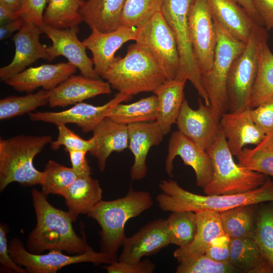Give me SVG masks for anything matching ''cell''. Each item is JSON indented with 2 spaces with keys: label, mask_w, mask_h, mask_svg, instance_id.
Here are the masks:
<instances>
[{
  "label": "cell",
  "mask_w": 273,
  "mask_h": 273,
  "mask_svg": "<svg viewBox=\"0 0 273 273\" xmlns=\"http://www.w3.org/2000/svg\"><path fill=\"white\" fill-rule=\"evenodd\" d=\"M31 194L36 225L28 236L27 250L34 254L52 250L71 254L85 252L88 245L84 234L81 238L75 233L69 212L54 207L46 196L36 189L32 190Z\"/></svg>",
  "instance_id": "1"
},
{
  "label": "cell",
  "mask_w": 273,
  "mask_h": 273,
  "mask_svg": "<svg viewBox=\"0 0 273 273\" xmlns=\"http://www.w3.org/2000/svg\"><path fill=\"white\" fill-rule=\"evenodd\" d=\"M161 193L156 198L163 211L210 210L221 212L245 205L273 201V180L267 176L265 182L252 191L233 195H200L184 189L173 180H163Z\"/></svg>",
  "instance_id": "2"
},
{
  "label": "cell",
  "mask_w": 273,
  "mask_h": 273,
  "mask_svg": "<svg viewBox=\"0 0 273 273\" xmlns=\"http://www.w3.org/2000/svg\"><path fill=\"white\" fill-rule=\"evenodd\" d=\"M153 204L149 192L135 191L130 186L125 196L111 201L102 200L87 214L101 227V251L109 255L111 263L118 261V250L127 237L125 234L126 222Z\"/></svg>",
  "instance_id": "3"
},
{
  "label": "cell",
  "mask_w": 273,
  "mask_h": 273,
  "mask_svg": "<svg viewBox=\"0 0 273 273\" xmlns=\"http://www.w3.org/2000/svg\"><path fill=\"white\" fill-rule=\"evenodd\" d=\"M102 77L113 89L130 96L153 93L167 80L154 57L136 42L130 44L125 56H119Z\"/></svg>",
  "instance_id": "4"
},
{
  "label": "cell",
  "mask_w": 273,
  "mask_h": 273,
  "mask_svg": "<svg viewBox=\"0 0 273 273\" xmlns=\"http://www.w3.org/2000/svg\"><path fill=\"white\" fill-rule=\"evenodd\" d=\"M52 141L50 135H19L1 139V192L13 182L23 186L41 185L43 173L35 168L33 160Z\"/></svg>",
  "instance_id": "5"
},
{
  "label": "cell",
  "mask_w": 273,
  "mask_h": 273,
  "mask_svg": "<svg viewBox=\"0 0 273 273\" xmlns=\"http://www.w3.org/2000/svg\"><path fill=\"white\" fill-rule=\"evenodd\" d=\"M212 167V177L203 189L206 195H233L255 190L267 176L236 164L221 130L215 143L206 150Z\"/></svg>",
  "instance_id": "6"
},
{
  "label": "cell",
  "mask_w": 273,
  "mask_h": 273,
  "mask_svg": "<svg viewBox=\"0 0 273 273\" xmlns=\"http://www.w3.org/2000/svg\"><path fill=\"white\" fill-rule=\"evenodd\" d=\"M214 22L217 35L214 58L211 68L201 75V79L214 115L219 121L222 115L229 111L227 83L231 66L246 43L232 36Z\"/></svg>",
  "instance_id": "7"
},
{
  "label": "cell",
  "mask_w": 273,
  "mask_h": 273,
  "mask_svg": "<svg viewBox=\"0 0 273 273\" xmlns=\"http://www.w3.org/2000/svg\"><path fill=\"white\" fill-rule=\"evenodd\" d=\"M268 38L266 28L257 25L249 37L243 52L233 61L227 83L228 112H234L249 108L257 73L261 44Z\"/></svg>",
  "instance_id": "8"
},
{
  "label": "cell",
  "mask_w": 273,
  "mask_h": 273,
  "mask_svg": "<svg viewBox=\"0 0 273 273\" xmlns=\"http://www.w3.org/2000/svg\"><path fill=\"white\" fill-rule=\"evenodd\" d=\"M195 0H164L162 13L175 36L179 53L180 68L175 79L189 80L204 103L210 106L208 94L191 43L189 15Z\"/></svg>",
  "instance_id": "9"
},
{
  "label": "cell",
  "mask_w": 273,
  "mask_h": 273,
  "mask_svg": "<svg viewBox=\"0 0 273 273\" xmlns=\"http://www.w3.org/2000/svg\"><path fill=\"white\" fill-rule=\"evenodd\" d=\"M135 41L146 48L164 71L167 80L175 79L180 59L174 34L162 12L136 28Z\"/></svg>",
  "instance_id": "10"
},
{
  "label": "cell",
  "mask_w": 273,
  "mask_h": 273,
  "mask_svg": "<svg viewBox=\"0 0 273 273\" xmlns=\"http://www.w3.org/2000/svg\"><path fill=\"white\" fill-rule=\"evenodd\" d=\"M9 251L16 263L31 273H56L65 266L81 262L96 265L111 263L108 254L95 251L88 245L85 252L75 255H65L57 250H50L45 254H34L26 250L19 239L13 238L9 243Z\"/></svg>",
  "instance_id": "11"
},
{
  "label": "cell",
  "mask_w": 273,
  "mask_h": 273,
  "mask_svg": "<svg viewBox=\"0 0 273 273\" xmlns=\"http://www.w3.org/2000/svg\"><path fill=\"white\" fill-rule=\"evenodd\" d=\"M189 36L202 75L211 68L217 44L214 22L207 0H195L189 15Z\"/></svg>",
  "instance_id": "12"
},
{
  "label": "cell",
  "mask_w": 273,
  "mask_h": 273,
  "mask_svg": "<svg viewBox=\"0 0 273 273\" xmlns=\"http://www.w3.org/2000/svg\"><path fill=\"white\" fill-rule=\"evenodd\" d=\"M131 96L118 93L114 98L102 106L80 102L71 108L58 112H37L29 113L31 121H42L56 125L74 123L84 133L93 131L100 122L107 116L109 111L119 103L125 101Z\"/></svg>",
  "instance_id": "13"
},
{
  "label": "cell",
  "mask_w": 273,
  "mask_h": 273,
  "mask_svg": "<svg viewBox=\"0 0 273 273\" xmlns=\"http://www.w3.org/2000/svg\"><path fill=\"white\" fill-rule=\"evenodd\" d=\"M198 108L193 109L184 99L176 123L178 130L205 150L216 141L221 129L210 106L198 99Z\"/></svg>",
  "instance_id": "14"
},
{
  "label": "cell",
  "mask_w": 273,
  "mask_h": 273,
  "mask_svg": "<svg viewBox=\"0 0 273 273\" xmlns=\"http://www.w3.org/2000/svg\"><path fill=\"white\" fill-rule=\"evenodd\" d=\"M39 27L52 42V44L47 48L50 61L58 56H64L79 70L82 75L99 78L95 71L92 59L88 57L84 44L77 37L78 26L60 29L43 23Z\"/></svg>",
  "instance_id": "15"
},
{
  "label": "cell",
  "mask_w": 273,
  "mask_h": 273,
  "mask_svg": "<svg viewBox=\"0 0 273 273\" xmlns=\"http://www.w3.org/2000/svg\"><path fill=\"white\" fill-rule=\"evenodd\" d=\"M179 156L184 164L194 170L197 185L203 188L210 180L212 175L211 158L207 151L178 130L172 133L168 144L165 169L172 176L173 161Z\"/></svg>",
  "instance_id": "16"
},
{
  "label": "cell",
  "mask_w": 273,
  "mask_h": 273,
  "mask_svg": "<svg viewBox=\"0 0 273 273\" xmlns=\"http://www.w3.org/2000/svg\"><path fill=\"white\" fill-rule=\"evenodd\" d=\"M42 33L39 26L25 22L13 38L15 52L12 61L0 69L1 81L6 82L38 59L50 61L48 47L39 41Z\"/></svg>",
  "instance_id": "17"
},
{
  "label": "cell",
  "mask_w": 273,
  "mask_h": 273,
  "mask_svg": "<svg viewBox=\"0 0 273 273\" xmlns=\"http://www.w3.org/2000/svg\"><path fill=\"white\" fill-rule=\"evenodd\" d=\"M171 244V236L166 219L159 218L141 228L122 245L118 261L135 262L143 256L156 254Z\"/></svg>",
  "instance_id": "18"
},
{
  "label": "cell",
  "mask_w": 273,
  "mask_h": 273,
  "mask_svg": "<svg viewBox=\"0 0 273 273\" xmlns=\"http://www.w3.org/2000/svg\"><path fill=\"white\" fill-rule=\"evenodd\" d=\"M82 41L86 49L93 55L94 69L99 76L117 60V51L127 41L135 40L136 28L119 26L116 30L103 32L94 29Z\"/></svg>",
  "instance_id": "19"
},
{
  "label": "cell",
  "mask_w": 273,
  "mask_h": 273,
  "mask_svg": "<svg viewBox=\"0 0 273 273\" xmlns=\"http://www.w3.org/2000/svg\"><path fill=\"white\" fill-rule=\"evenodd\" d=\"M69 62L43 64L29 67L5 82L15 90L30 93L39 87L50 90L65 80L76 71Z\"/></svg>",
  "instance_id": "20"
},
{
  "label": "cell",
  "mask_w": 273,
  "mask_h": 273,
  "mask_svg": "<svg viewBox=\"0 0 273 273\" xmlns=\"http://www.w3.org/2000/svg\"><path fill=\"white\" fill-rule=\"evenodd\" d=\"M250 109L227 112L220 119L221 130L233 155L237 156L247 145H257L265 135L253 121Z\"/></svg>",
  "instance_id": "21"
},
{
  "label": "cell",
  "mask_w": 273,
  "mask_h": 273,
  "mask_svg": "<svg viewBox=\"0 0 273 273\" xmlns=\"http://www.w3.org/2000/svg\"><path fill=\"white\" fill-rule=\"evenodd\" d=\"M49 92V106L55 107L76 104L98 95L109 94L111 90L108 81L72 75Z\"/></svg>",
  "instance_id": "22"
},
{
  "label": "cell",
  "mask_w": 273,
  "mask_h": 273,
  "mask_svg": "<svg viewBox=\"0 0 273 273\" xmlns=\"http://www.w3.org/2000/svg\"><path fill=\"white\" fill-rule=\"evenodd\" d=\"M127 127L128 148L134 156L130 177L132 180H139L146 175V158L150 148L159 145L164 135L156 121L131 123Z\"/></svg>",
  "instance_id": "23"
},
{
  "label": "cell",
  "mask_w": 273,
  "mask_h": 273,
  "mask_svg": "<svg viewBox=\"0 0 273 273\" xmlns=\"http://www.w3.org/2000/svg\"><path fill=\"white\" fill-rule=\"evenodd\" d=\"M213 19L236 39L246 43L257 25L236 0H207Z\"/></svg>",
  "instance_id": "24"
},
{
  "label": "cell",
  "mask_w": 273,
  "mask_h": 273,
  "mask_svg": "<svg viewBox=\"0 0 273 273\" xmlns=\"http://www.w3.org/2000/svg\"><path fill=\"white\" fill-rule=\"evenodd\" d=\"M196 216L197 229L194 239L188 245L178 247L173 252L174 257L179 263L205 255L212 241L225 234L221 225L219 212L200 211L196 212Z\"/></svg>",
  "instance_id": "25"
},
{
  "label": "cell",
  "mask_w": 273,
  "mask_h": 273,
  "mask_svg": "<svg viewBox=\"0 0 273 273\" xmlns=\"http://www.w3.org/2000/svg\"><path fill=\"white\" fill-rule=\"evenodd\" d=\"M93 132L95 147L90 153L97 159L99 169L103 172L112 152H121L128 148V127L106 117Z\"/></svg>",
  "instance_id": "26"
},
{
  "label": "cell",
  "mask_w": 273,
  "mask_h": 273,
  "mask_svg": "<svg viewBox=\"0 0 273 273\" xmlns=\"http://www.w3.org/2000/svg\"><path fill=\"white\" fill-rule=\"evenodd\" d=\"M186 80H166L153 93L158 101L157 122L164 135L168 134L176 123L184 100Z\"/></svg>",
  "instance_id": "27"
},
{
  "label": "cell",
  "mask_w": 273,
  "mask_h": 273,
  "mask_svg": "<svg viewBox=\"0 0 273 273\" xmlns=\"http://www.w3.org/2000/svg\"><path fill=\"white\" fill-rule=\"evenodd\" d=\"M126 0L84 1L79 13L85 24L92 30L103 32L116 30L120 24Z\"/></svg>",
  "instance_id": "28"
},
{
  "label": "cell",
  "mask_w": 273,
  "mask_h": 273,
  "mask_svg": "<svg viewBox=\"0 0 273 273\" xmlns=\"http://www.w3.org/2000/svg\"><path fill=\"white\" fill-rule=\"evenodd\" d=\"M62 196L68 207V212L75 221L78 215H87L102 201V189L99 181L90 176L78 177Z\"/></svg>",
  "instance_id": "29"
},
{
  "label": "cell",
  "mask_w": 273,
  "mask_h": 273,
  "mask_svg": "<svg viewBox=\"0 0 273 273\" xmlns=\"http://www.w3.org/2000/svg\"><path fill=\"white\" fill-rule=\"evenodd\" d=\"M229 262L239 272L273 273L253 238H231Z\"/></svg>",
  "instance_id": "30"
},
{
  "label": "cell",
  "mask_w": 273,
  "mask_h": 273,
  "mask_svg": "<svg viewBox=\"0 0 273 273\" xmlns=\"http://www.w3.org/2000/svg\"><path fill=\"white\" fill-rule=\"evenodd\" d=\"M258 204L245 205L219 212L224 233L231 238H253Z\"/></svg>",
  "instance_id": "31"
},
{
  "label": "cell",
  "mask_w": 273,
  "mask_h": 273,
  "mask_svg": "<svg viewBox=\"0 0 273 273\" xmlns=\"http://www.w3.org/2000/svg\"><path fill=\"white\" fill-rule=\"evenodd\" d=\"M157 98L154 94L131 104L119 103L109 111L106 117L127 125L137 122L154 121L157 118Z\"/></svg>",
  "instance_id": "32"
},
{
  "label": "cell",
  "mask_w": 273,
  "mask_h": 273,
  "mask_svg": "<svg viewBox=\"0 0 273 273\" xmlns=\"http://www.w3.org/2000/svg\"><path fill=\"white\" fill-rule=\"evenodd\" d=\"M264 40L261 44L258 70L249 108H256L273 96V54Z\"/></svg>",
  "instance_id": "33"
},
{
  "label": "cell",
  "mask_w": 273,
  "mask_h": 273,
  "mask_svg": "<svg viewBox=\"0 0 273 273\" xmlns=\"http://www.w3.org/2000/svg\"><path fill=\"white\" fill-rule=\"evenodd\" d=\"M84 0H49L43 15V23L65 29L78 26L82 21L79 10Z\"/></svg>",
  "instance_id": "34"
},
{
  "label": "cell",
  "mask_w": 273,
  "mask_h": 273,
  "mask_svg": "<svg viewBox=\"0 0 273 273\" xmlns=\"http://www.w3.org/2000/svg\"><path fill=\"white\" fill-rule=\"evenodd\" d=\"M236 157L240 166L273 177V131L254 148H243Z\"/></svg>",
  "instance_id": "35"
},
{
  "label": "cell",
  "mask_w": 273,
  "mask_h": 273,
  "mask_svg": "<svg viewBox=\"0 0 273 273\" xmlns=\"http://www.w3.org/2000/svg\"><path fill=\"white\" fill-rule=\"evenodd\" d=\"M258 204L254 240L273 269V201Z\"/></svg>",
  "instance_id": "36"
},
{
  "label": "cell",
  "mask_w": 273,
  "mask_h": 273,
  "mask_svg": "<svg viewBox=\"0 0 273 273\" xmlns=\"http://www.w3.org/2000/svg\"><path fill=\"white\" fill-rule=\"evenodd\" d=\"M49 90L40 89L23 96H10L0 100V119L4 120L30 113L49 104Z\"/></svg>",
  "instance_id": "37"
},
{
  "label": "cell",
  "mask_w": 273,
  "mask_h": 273,
  "mask_svg": "<svg viewBox=\"0 0 273 273\" xmlns=\"http://www.w3.org/2000/svg\"><path fill=\"white\" fill-rule=\"evenodd\" d=\"M164 0H126L119 26L136 28L162 12Z\"/></svg>",
  "instance_id": "38"
},
{
  "label": "cell",
  "mask_w": 273,
  "mask_h": 273,
  "mask_svg": "<svg viewBox=\"0 0 273 273\" xmlns=\"http://www.w3.org/2000/svg\"><path fill=\"white\" fill-rule=\"evenodd\" d=\"M171 244L185 247L194 239L197 229L196 213L192 211L171 212L166 219Z\"/></svg>",
  "instance_id": "39"
},
{
  "label": "cell",
  "mask_w": 273,
  "mask_h": 273,
  "mask_svg": "<svg viewBox=\"0 0 273 273\" xmlns=\"http://www.w3.org/2000/svg\"><path fill=\"white\" fill-rule=\"evenodd\" d=\"M43 176L41 186L42 193L62 196L69 186L76 179L77 175L71 167H67L56 161H48L43 171Z\"/></svg>",
  "instance_id": "40"
},
{
  "label": "cell",
  "mask_w": 273,
  "mask_h": 273,
  "mask_svg": "<svg viewBox=\"0 0 273 273\" xmlns=\"http://www.w3.org/2000/svg\"><path fill=\"white\" fill-rule=\"evenodd\" d=\"M176 273H229L239 271L230 262L214 261L205 255L179 263Z\"/></svg>",
  "instance_id": "41"
},
{
  "label": "cell",
  "mask_w": 273,
  "mask_h": 273,
  "mask_svg": "<svg viewBox=\"0 0 273 273\" xmlns=\"http://www.w3.org/2000/svg\"><path fill=\"white\" fill-rule=\"evenodd\" d=\"M58 135L55 141L51 144L52 150H56L63 146L67 151H84L91 152L95 147V140L93 137L86 140L70 129L66 124L58 125Z\"/></svg>",
  "instance_id": "42"
},
{
  "label": "cell",
  "mask_w": 273,
  "mask_h": 273,
  "mask_svg": "<svg viewBox=\"0 0 273 273\" xmlns=\"http://www.w3.org/2000/svg\"><path fill=\"white\" fill-rule=\"evenodd\" d=\"M49 0H22L16 16L25 22L32 23L38 26L43 23V12Z\"/></svg>",
  "instance_id": "43"
},
{
  "label": "cell",
  "mask_w": 273,
  "mask_h": 273,
  "mask_svg": "<svg viewBox=\"0 0 273 273\" xmlns=\"http://www.w3.org/2000/svg\"><path fill=\"white\" fill-rule=\"evenodd\" d=\"M250 113L254 123L265 134L273 131V96L250 109Z\"/></svg>",
  "instance_id": "44"
},
{
  "label": "cell",
  "mask_w": 273,
  "mask_h": 273,
  "mask_svg": "<svg viewBox=\"0 0 273 273\" xmlns=\"http://www.w3.org/2000/svg\"><path fill=\"white\" fill-rule=\"evenodd\" d=\"M109 273H152L155 264L149 259L135 262L117 261L104 266Z\"/></svg>",
  "instance_id": "45"
},
{
  "label": "cell",
  "mask_w": 273,
  "mask_h": 273,
  "mask_svg": "<svg viewBox=\"0 0 273 273\" xmlns=\"http://www.w3.org/2000/svg\"><path fill=\"white\" fill-rule=\"evenodd\" d=\"M231 238L226 234L212 241L208 245L205 255L218 262H229Z\"/></svg>",
  "instance_id": "46"
},
{
  "label": "cell",
  "mask_w": 273,
  "mask_h": 273,
  "mask_svg": "<svg viewBox=\"0 0 273 273\" xmlns=\"http://www.w3.org/2000/svg\"><path fill=\"white\" fill-rule=\"evenodd\" d=\"M7 226L1 223L0 225V263L3 266L17 273H25L27 271L21 267L12 258L9 251L7 242Z\"/></svg>",
  "instance_id": "47"
},
{
  "label": "cell",
  "mask_w": 273,
  "mask_h": 273,
  "mask_svg": "<svg viewBox=\"0 0 273 273\" xmlns=\"http://www.w3.org/2000/svg\"><path fill=\"white\" fill-rule=\"evenodd\" d=\"M71 168L77 177L90 176L92 174L85 155L87 153L84 151H68Z\"/></svg>",
  "instance_id": "48"
},
{
  "label": "cell",
  "mask_w": 273,
  "mask_h": 273,
  "mask_svg": "<svg viewBox=\"0 0 273 273\" xmlns=\"http://www.w3.org/2000/svg\"><path fill=\"white\" fill-rule=\"evenodd\" d=\"M267 30L273 29V0H252Z\"/></svg>",
  "instance_id": "49"
},
{
  "label": "cell",
  "mask_w": 273,
  "mask_h": 273,
  "mask_svg": "<svg viewBox=\"0 0 273 273\" xmlns=\"http://www.w3.org/2000/svg\"><path fill=\"white\" fill-rule=\"evenodd\" d=\"M25 23L20 18L10 22L1 25L0 27V39L4 40L10 37L12 33L19 30Z\"/></svg>",
  "instance_id": "50"
},
{
  "label": "cell",
  "mask_w": 273,
  "mask_h": 273,
  "mask_svg": "<svg viewBox=\"0 0 273 273\" xmlns=\"http://www.w3.org/2000/svg\"><path fill=\"white\" fill-rule=\"evenodd\" d=\"M236 1L244 9L255 23L264 26L262 20L257 13L252 0H236Z\"/></svg>",
  "instance_id": "51"
},
{
  "label": "cell",
  "mask_w": 273,
  "mask_h": 273,
  "mask_svg": "<svg viewBox=\"0 0 273 273\" xmlns=\"http://www.w3.org/2000/svg\"><path fill=\"white\" fill-rule=\"evenodd\" d=\"M18 18L16 12L13 11L5 5L0 3L1 25L14 21Z\"/></svg>",
  "instance_id": "52"
},
{
  "label": "cell",
  "mask_w": 273,
  "mask_h": 273,
  "mask_svg": "<svg viewBox=\"0 0 273 273\" xmlns=\"http://www.w3.org/2000/svg\"><path fill=\"white\" fill-rule=\"evenodd\" d=\"M22 2V0H0V3L5 5L14 12L20 9Z\"/></svg>",
  "instance_id": "53"
}]
</instances>
